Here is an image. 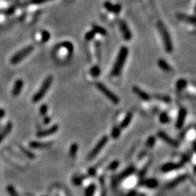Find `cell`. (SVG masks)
Segmentation results:
<instances>
[{
	"label": "cell",
	"mask_w": 196,
	"mask_h": 196,
	"mask_svg": "<svg viewBox=\"0 0 196 196\" xmlns=\"http://www.w3.org/2000/svg\"><path fill=\"white\" fill-rule=\"evenodd\" d=\"M127 55H128V49L126 47H122L119 50V55L116 59V61L115 63V65L113 67L111 75L113 76H118L121 73L123 65L125 64L126 60H127Z\"/></svg>",
	"instance_id": "obj_1"
},
{
	"label": "cell",
	"mask_w": 196,
	"mask_h": 196,
	"mask_svg": "<svg viewBox=\"0 0 196 196\" xmlns=\"http://www.w3.org/2000/svg\"><path fill=\"white\" fill-rule=\"evenodd\" d=\"M157 26H158L159 31L160 33L161 37H162V39H163L165 50L167 51L168 53H170L173 50V42H172L171 36L169 34L168 30L167 28H166V26H165V25L163 22H159Z\"/></svg>",
	"instance_id": "obj_2"
},
{
	"label": "cell",
	"mask_w": 196,
	"mask_h": 196,
	"mask_svg": "<svg viewBox=\"0 0 196 196\" xmlns=\"http://www.w3.org/2000/svg\"><path fill=\"white\" fill-rule=\"evenodd\" d=\"M52 81H53V78H52V76H48V77L44 80V83L42 84L40 88L38 90V92L34 94V96L32 98V101H33L34 102V103L39 102V101H40L42 100L43 98H44V96H45V94H46L47 92L48 91V89L50 88Z\"/></svg>",
	"instance_id": "obj_3"
},
{
	"label": "cell",
	"mask_w": 196,
	"mask_h": 196,
	"mask_svg": "<svg viewBox=\"0 0 196 196\" xmlns=\"http://www.w3.org/2000/svg\"><path fill=\"white\" fill-rule=\"evenodd\" d=\"M34 50V47L32 45H29V46L25 47V48H22L21 50L17 52L16 54L13 55L11 58V64L13 65H17L21 61H22L25 57H27Z\"/></svg>",
	"instance_id": "obj_4"
},
{
	"label": "cell",
	"mask_w": 196,
	"mask_h": 196,
	"mask_svg": "<svg viewBox=\"0 0 196 196\" xmlns=\"http://www.w3.org/2000/svg\"><path fill=\"white\" fill-rule=\"evenodd\" d=\"M96 88L103 94V95H105V96H106L109 100L111 101H112L113 103L118 104V103L119 102V98L112 91H111V90L109 89L106 86L104 85V84H101V83H97V84H96Z\"/></svg>",
	"instance_id": "obj_5"
},
{
	"label": "cell",
	"mask_w": 196,
	"mask_h": 196,
	"mask_svg": "<svg viewBox=\"0 0 196 196\" xmlns=\"http://www.w3.org/2000/svg\"><path fill=\"white\" fill-rule=\"evenodd\" d=\"M107 142H108V137H107V136L102 137L101 139L97 142V144L94 146V148L92 149V151L90 152V154H88V159H89V160L93 159L94 158L101 152V150H102L103 147L106 145Z\"/></svg>",
	"instance_id": "obj_6"
},
{
	"label": "cell",
	"mask_w": 196,
	"mask_h": 196,
	"mask_svg": "<svg viewBox=\"0 0 196 196\" xmlns=\"http://www.w3.org/2000/svg\"><path fill=\"white\" fill-rule=\"evenodd\" d=\"M158 137L160 138L161 140L163 141L164 142H166L167 144L170 145L172 146H174V147H177L178 146V142L177 141H175L174 139H173L172 137H170L168 135L166 132H164L163 131H159L158 133H157Z\"/></svg>",
	"instance_id": "obj_7"
},
{
	"label": "cell",
	"mask_w": 196,
	"mask_h": 196,
	"mask_svg": "<svg viewBox=\"0 0 196 196\" xmlns=\"http://www.w3.org/2000/svg\"><path fill=\"white\" fill-rule=\"evenodd\" d=\"M186 115H187V111L185 108H182L180 110L179 113H178V119H177V122H176V127L177 128H182L183 127L185 121H186Z\"/></svg>",
	"instance_id": "obj_8"
},
{
	"label": "cell",
	"mask_w": 196,
	"mask_h": 196,
	"mask_svg": "<svg viewBox=\"0 0 196 196\" xmlns=\"http://www.w3.org/2000/svg\"><path fill=\"white\" fill-rule=\"evenodd\" d=\"M184 162H181V163H167L162 166L161 170L163 173H169V172L175 170V169H178L180 168H182Z\"/></svg>",
	"instance_id": "obj_9"
},
{
	"label": "cell",
	"mask_w": 196,
	"mask_h": 196,
	"mask_svg": "<svg viewBox=\"0 0 196 196\" xmlns=\"http://www.w3.org/2000/svg\"><path fill=\"white\" fill-rule=\"evenodd\" d=\"M120 29H121V32L122 34H123V38H124V39L127 40V41H129V40H131L132 37V32L131 30L129 29V27H128V25H127V23H126L125 21H120Z\"/></svg>",
	"instance_id": "obj_10"
},
{
	"label": "cell",
	"mask_w": 196,
	"mask_h": 196,
	"mask_svg": "<svg viewBox=\"0 0 196 196\" xmlns=\"http://www.w3.org/2000/svg\"><path fill=\"white\" fill-rule=\"evenodd\" d=\"M104 8L106 9L108 12H111V13H114L115 14H119L121 11V5L120 4H112L111 2L106 1V2L104 3Z\"/></svg>",
	"instance_id": "obj_11"
},
{
	"label": "cell",
	"mask_w": 196,
	"mask_h": 196,
	"mask_svg": "<svg viewBox=\"0 0 196 196\" xmlns=\"http://www.w3.org/2000/svg\"><path fill=\"white\" fill-rule=\"evenodd\" d=\"M58 128L59 127L57 125H53L51 127H49V128H48V129L39 132L37 133V136L39 137H44L52 135V134H55L56 132L58 131Z\"/></svg>",
	"instance_id": "obj_12"
},
{
	"label": "cell",
	"mask_w": 196,
	"mask_h": 196,
	"mask_svg": "<svg viewBox=\"0 0 196 196\" xmlns=\"http://www.w3.org/2000/svg\"><path fill=\"white\" fill-rule=\"evenodd\" d=\"M24 86V82L22 80H18L16 81L14 84V87L13 88V91H12V94L13 96H17L21 94V91H22V88H23Z\"/></svg>",
	"instance_id": "obj_13"
},
{
	"label": "cell",
	"mask_w": 196,
	"mask_h": 196,
	"mask_svg": "<svg viewBox=\"0 0 196 196\" xmlns=\"http://www.w3.org/2000/svg\"><path fill=\"white\" fill-rule=\"evenodd\" d=\"M132 91L134 92V93L136 95H137L139 97L142 99V100H144V101H150V96L148 93H146L145 91L141 89L140 88H138L137 86H134L133 88H132Z\"/></svg>",
	"instance_id": "obj_14"
},
{
	"label": "cell",
	"mask_w": 196,
	"mask_h": 196,
	"mask_svg": "<svg viewBox=\"0 0 196 196\" xmlns=\"http://www.w3.org/2000/svg\"><path fill=\"white\" fill-rule=\"evenodd\" d=\"M134 171H135V168H134V167L127 168L126 170H124L123 173H120V174H119V175L117 177V179H116V181H115V182H119V181H122V180H123L124 178H127V177H129L131 174H132V173H134Z\"/></svg>",
	"instance_id": "obj_15"
},
{
	"label": "cell",
	"mask_w": 196,
	"mask_h": 196,
	"mask_svg": "<svg viewBox=\"0 0 196 196\" xmlns=\"http://www.w3.org/2000/svg\"><path fill=\"white\" fill-rule=\"evenodd\" d=\"M142 185L143 186L150 188V189H154V188H156L158 186L159 182H158L157 180L154 179V178H150V179L144 180L143 182H142Z\"/></svg>",
	"instance_id": "obj_16"
},
{
	"label": "cell",
	"mask_w": 196,
	"mask_h": 196,
	"mask_svg": "<svg viewBox=\"0 0 196 196\" xmlns=\"http://www.w3.org/2000/svg\"><path fill=\"white\" fill-rule=\"evenodd\" d=\"M52 146L51 142H32L29 143V146L34 149H42L47 148Z\"/></svg>",
	"instance_id": "obj_17"
},
{
	"label": "cell",
	"mask_w": 196,
	"mask_h": 196,
	"mask_svg": "<svg viewBox=\"0 0 196 196\" xmlns=\"http://www.w3.org/2000/svg\"><path fill=\"white\" fill-rule=\"evenodd\" d=\"M186 179H187V175H181V176H179L178 178H175V179L173 180V182H170V183H169L168 187H170V188L175 187L176 186H178V185H179L180 183H182V182H184V181H186Z\"/></svg>",
	"instance_id": "obj_18"
},
{
	"label": "cell",
	"mask_w": 196,
	"mask_h": 196,
	"mask_svg": "<svg viewBox=\"0 0 196 196\" xmlns=\"http://www.w3.org/2000/svg\"><path fill=\"white\" fill-rule=\"evenodd\" d=\"M132 116H133V113L132 112V111L127 113V115H126L125 118H124L123 121H122L121 124H120V127H121L122 128H125V127H127V126L129 125L130 123H131L132 119Z\"/></svg>",
	"instance_id": "obj_19"
},
{
	"label": "cell",
	"mask_w": 196,
	"mask_h": 196,
	"mask_svg": "<svg viewBox=\"0 0 196 196\" xmlns=\"http://www.w3.org/2000/svg\"><path fill=\"white\" fill-rule=\"evenodd\" d=\"M12 128H13V124H12L10 122L7 123L6 125H5L4 128H3V130L2 131V132L0 133V142L4 139V137L7 135H8L9 132H10L11 130H12Z\"/></svg>",
	"instance_id": "obj_20"
},
{
	"label": "cell",
	"mask_w": 196,
	"mask_h": 196,
	"mask_svg": "<svg viewBox=\"0 0 196 196\" xmlns=\"http://www.w3.org/2000/svg\"><path fill=\"white\" fill-rule=\"evenodd\" d=\"M92 30L95 32V34H99L101 35H106L107 34V31L106 29L105 28L101 27L100 25H92Z\"/></svg>",
	"instance_id": "obj_21"
},
{
	"label": "cell",
	"mask_w": 196,
	"mask_h": 196,
	"mask_svg": "<svg viewBox=\"0 0 196 196\" xmlns=\"http://www.w3.org/2000/svg\"><path fill=\"white\" fill-rule=\"evenodd\" d=\"M158 65L160 67L161 69L164 71H170L171 70V66L169 65L167 61L163 60V59H159L158 61Z\"/></svg>",
	"instance_id": "obj_22"
},
{
	"label": "cell",
	"mask_w": 196,
	"mask_h": 196,
	"mask_svg": "<svg viewBox=\"0 0 196 196\" xmlns=\"http://www.w3.org/2000/svg\"><path fill=\"white\" fill-rule=\"evenodd\" d=\"M96 190V186L94 184L90 185L89 186L87 187L85 190V196H93V194H95V191Z\"/></svg>",
	"instance_id": "obj_23"
},
{
	"label": "cell",
	"mask_w": 196,
	"mask_h": 196,
	"mask_svg": "<svg viewBox=\"0 0 196 196\" xmlns=\"http://www.w3.org/2000/svg\"><path fill=\"white\" fill-rule=\"evenodd\" d=\"M90 74H91V75H92V77L94 78L98 77V76L101 75L100 67L97 66V65H95V66L92 67L91 70H90Z\"/></svg>",
	"instance_id": "obj_24"
},
{
	"label": "cell",
	"mask_w": 196,
	"mask_h": 196,
	"mask_svg": "<svg viewBox=\"0 0 196 196\" xmlns=\"http://www.w3.org/2000/svg\"><path fill=\"white\" fill-rule=\"evenodd\" d=\"M78 150H79V146H78L77 143H73L70 146V155L71 157H75V154H77Z\"/></svg>",
	"instance_id": "obj_25"
},
{
	"label": "cell",
	"mask_w": 196,
	"mask_h": 196,
	"mask_svg": "<svg viewBox=\"0 0 196 196\" xmlns=\"http://www.w3.org/2000/svg\"><path fill=\"white\" fill-rule=\"evenodd\" d=\"M159 120L162 123H168L170 121V118L166 112H163L159 116Z\"/></svg>",
	"instance_id": "obj_26"
},
{
	"label": "cell",
	"mask_w": 196,
	"mask_h": 196,
	"mask_svg": "<svg viewBox=\"0 0 196 196\" xmlns=\"http://www.w3.org/2000/svg\"><path fill=\"white\" fill-rule=\"evenodd\" d=\"M186 85H187V82H186V80H180L177 82V85H176V87H177V88H178V90H182L186 88Z\"/></svg>",
	"instance_id": "obj_27"
},
{
	"label": "cell",
	"mask_w": 196,
	"mask_h": 196,
	"mask_svg": "<svg viewBox=\"0 0 196 196\" xmlns=\"http://www.w3.org/2000/svg\"><path fill=\"white\" fill-rule=\"evenodd\" d=\"M120 135V129H119V127H113L112 131H111V136H112L113 138H118Z\"/></svg>",
	"instance_id": "obj_28"
},
{
	"label": "cell",
	"mask_w": 196,
	"mask_h": 196,
	"mask_svg": "<svg viewBox=\"0 0 196 196\" xmlns=\"http://www.w3.org/2000/svg\"><path fill=\"white\" fill-rule=\"evenodd\" d=\"M179 17L182 20H185L188 22H190V23L194 24V22H195L194 17H188V16H185V15H179Z\"/></svg>",
	"instance_id": "obj_29"
},
{
	"label": "cell",
	"mask_w": 196,
	"mask_h": 196,
	"mask_svg": "<svg viewBox=\"0 0 196 196\" xmlns=\"http://www.w3.org/2000/svg\"><path fill=\"white\" fill-rule=\"evenodd\" d=\"M50 39V34L49 32L47 31V30H44L42 32V41L44 43L48 42V40Z\"/></svg>",
	"instance_id": "obj_30"
},
{
	"label": "cell",
	"mask_w": 196,
	"mask_h": 196,
	"mask_svg": "<svg viewBox=\"0 0 196 196\" xmlns=\"http://www.w3.org/2000/svg\"><path fill=\"white\" fill-rule=\"evenodd\" d=\"M155 98L159 101H164V102H170L171 101V98L166 96H161V95H155Z\"/></svg>",
	"instance_id": "obj_31"
},
{
	"label": "cell",
	"mask_w": 196,
	"mask_h": 196,
	"mask_svg": "<svg viewBox=\"0 0 196 196\" xmlns=\"http://www.w3.org/2000/svg\"><path fill=\"white\" fill-rule=\"evenodd\" d=\"M154 144H155V138L154 137H150L146 142V146H148L149 148H151L154 146Z\"/></svg>",
	"instance_id": "obj_32"
},
{
	"label": "cell",
	"mask_w": 196,
	"mask_h": 196,
	"mask_svg": "<svg viewBox=\"0 0 196 196\" xmlns=\"http://www.w3.org/2000/svg\"><path fill=\"white\" fill-rule=\"evenodd\" d=\"M95 35H96V34H95V32H94L93 30L88 31V33H87L85 34L86 40H88V41H91V40H92V39H93V38L95 37Z\"/></svg>",
	"instance_id": "obj_33"
},
{
	"label": "cell",
	"mask_w": 196,
	"mask_h": 196,
	"mask_svg": "<svg viewBox=\"0 0 196 196\" xmlns=\"http://www.w3.org/2000/svg\"><path fill=\"white\" fill-rule=\"evenodd\" d=\"M119 161H117V160L113 161L112 163L109 165V169H111V170H115L117 168L119 167Z\"/></svg>",
	"instance_id": "obj_34"
},
{
	"label": "cell",
	"mask_w": 196,
	"mask_h": 196,
	"mask_svg": "<svg viewBox=\"0 0 196 196\" xmlns=\"http://www.w3.org/2000/svg\"><path fill=\"white\" fill-rule=\"evenodd\" d=\"M40 114L42 115H46L48 113V106L47 105H43L40 107Z\"/></svg>",
	"instance_id": "obj_35"
},
{
	"label": "cell",
	"mask_w": 196,
	"mask_h": 196,
	"mask_svg": "<svg viewBox=\"0 0 196 196\" xmlns=\"http://www.w3.org/2000/svg\"><path fill=\"white\" fill-rule=\"evenodd\" d=\"M49 1H52V0H31V3L33 4H41L44 3L49 2Z\"/></svg>",
	"instance_id": "obj_36"
},
{
	"label": "cell",
	"mask_w": 196,
	"mask_h": 196,
	"mask_svg": "<svg viewBox=\"0 0 196 196\" xmlns=\"http://www.w3.org/2000/svg\"><path fill=\"white\" fill-rule=\"evenodd\" d=\"M73 182H74V184L77 185V186H79V185H81L82 178H79V177H75V178H73Z\"/></svg>",
	"instance_id": "obj_37"
},
{
	"label": "cell",
	"mask_w": 196,
	"mask_h": 196,
	"mask_svg": "<svg viewBox=\"0 0 196 196\" xmlns=\"http://www.w3.org/2000/svg\"><path fill=\"white\" fill-rule=\"evenodd\" d=\"M96 53H97L98 58H101V44L99 42L96 43Z\"/></svg>",
	"instance_id": "obj_38"
},
{
	"label": "cell",
	"mask_w": 196,
	"mask_h": 196,
	"mask_svg": "<svg viewBox=\"0 0 196 196\" xmlns=\"http://www.w3.org/2000/svg\"><path fill=\"white\" fill-rule=\"evenodd\" d=\"M8 192L9 194H11V196H17V192L15 191V189L13 187H12V186H9L8 187Z\"/></svg>",
	"instance_id": "obj_39"
},
{
	"label": "cell",
	"mask_w": 196,
	"mask_h": 196,
	"mask_svg": "<svg viewBox=\"0 0 196 196\" xmlns=\"http://www.w3.org/2000/svg\"><path fill=\"white\" fill-rule=\"evenodd\" d=\"M14 10H15L14 7H11V8H9L6 11V14H8V15L13 14Z\"/></svg>",
	"instance_id": "obj_40"
},
{
	"label": "cell",
	"mask_w": 196,
	"mask_h": 196,
	"mask_svg": "<svg viewBox=\"0 0 196 196\" xmlns=\"http://www.w3.org/2000/svg\"><path fill=\"white\" fill-rule=\"evenodd\" d=\"M125 196H137V193L135 191V190H131L126 194Z\"/></svg>",
	"instance_id": "obj_41"
},
{
	"label": "cell",
	"mask_w": 196,
	"mask_h": 196,
	"mask_svg": "<svg viewBox=\"0 0 196 196\" xmlns=\"http://www.w3.org/2000/svg\"><path fill=\"white\" fill-rule=\"evenodd\" d=\"M5 116V111L3 109H0V119H3Z\"/></svg>",
	"instance_id": "obj_42"
},
{
	"label": "cell",
	"mask_w": 196,
	"mask_h": 196,
	"mask_svg": "<svg viewBox=\"0 0 196 196\" xmlns=\"http://www.w3.org/2000/svg\"><path fill=\"white\" fill-rule=\"evenodd\" d=\"M50 121H51V119L49 118V117L47 116L46 118L44 119V123H46V124H48V123H50Z\"/></svg>",
	"instance_id": "obj_43"
}]
</instances>
